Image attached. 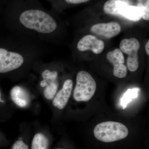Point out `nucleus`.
I'll use <instances>...</instances> for the list:
<instances>
[{
	"mask_svg": "<svg viewBox=\"0 0 149 149\" xmlns=\"http://www.w3.org/2000/svg\"><path fill=\"white\" fill-rule=\"evenodd\" d=\"M19 20L24 27L40 33H51L57 27L56 22L51 15L39 10L23 12L19 17Z\"/></svg>",
	"mask_w": 149,
	"mask_h": 149,
	"instance_id": "1",
	"label": "nucleus"
},
{
	"mask_svg": "<svg viewBox=\"0 0 149 149\" xmlns=\"http://www.w3.org/2000/svg\"><path fill=\"white\" fill-rule=\"evenodd\" d=\"M128 133L125 125L115 121L100 123L94 129L95 138L104 143H112L123 140L128 136Z\"/></svg>",
	"mask_w": 149,
	"mask_h": 149,
	"instance_id": "2",
	"label": "nucleus"
},
{
	"mask_svg": "<svg viewBox=\"0 0 149 149\" xmlns=\"http://www.w3.org/2000/svg\"><path fill=\"white\" fill-rule=\"evenodd\" d=\"M97 84L89 72L80 71L76 76V84L73 92V97L77 102L88 101L95 93Z\"/></svg>",
	"mask_w": 149,
	"mask_h": 149,
	"instance_id": "3",
	"label": "nucleus"
},
{
	"mask_svg": "<svg viewBox=\"0 0 149 149\" xmlns=\"http://www.w3.org/2000/svg\"><path fill=\"white\" fill-rule=\"evenodd\" d=\"M140 47V43L136 38L124 39L120 42V49L122 52L128 55L127 66L131 72L136 71L139 68L138 51Z\"/></svg>",
	"mask_w": 149,
	"mask_h": 149,
	"instance_id": "4",
	"label": "nucleus"
},
{
	"mask_svg": "<svg viewBox=\"0 0 149 149\" xmlns=\"http://www.w3.org/2000/svg\"><path fill=\"white\" fill-rule=\"evenodd\" d=\"M23 62L24 59L21 55L0 48V73H5L17 69Z\"/></svg>",
	"mask_w": 149,
	"mask_h": 149,
	"instance_id": "5",
	"label": "nucleus"
},
{
	"mask_svg": "<svg viewBox=\"0 0 149 149\" xmlns=\"http://www.w3.org/2000/svg\"><path fill=\"white\" fill-rule=\"evenodd\" d=\"M107 58L113 65V74L114 76L120 78L126 77L127 74V68L124 64L125 58L120 49H116L108 53Z\"/></svg>",
	"mask_w": 149,
	"mask_h": 149,
	"instance_id": "6",
	"label": "nucleus"
},
{
	"mask_svg": "<svg viewBox=\"0 0 149 149\" xmlns=\"http://www.w3.org/2000/svg\"><path fill=\"white\" fill-rule=\"evenodd\" d=\"M77 49L80 52L92 51L93 53L99 54L104 49V43L95 36L87 35L80 39L77 45Z\"/></svg>",
	"mask_w": 149,
	"mask_h": 149,
	"instance_id": "7",
	"label": "nucleus"
},
{
	"mask_svg": "<svg viewBox=\"0 0 149 149\" xmlns=\"http://www.w3.org/2000/svg\"><path fill=\"white\" fill-rule=\"evenodd\" d=\"M91 30L96 35L110 39L120 34L121 27L118 22H113L94 24L91 27Z\"/></svg>",
	"mask_w": 149,
	"mask_h": 149,
	"instance_id": "8",
	"label": "nucleus"
},
{
	"mask_svg": "<svg viewBox=\"0 0 149 149\" xmlns=\"http://www.w3.org/2000/svg\"><path fill=\"white\" fill-rule=\"evenodd\" d=\"M73 82L68 79L65 80L63 88L56 94L53 100L54 106L59 109H63L66 106L71 95Z\"/></svg>",
	"mask_w": 149,
	"mask_h": 149,
	"instance_id": "9",
	"label": "nucleus"
},
{
	"mask_svg": "<svg viewBox=\"0 0 149 149\" xmlns=\"http://www.w3.org/2000/svg\"><path fill=\"white\" fill-rule=\"evenodd\" d=\"M10 96L14 103L19 107H25L29 103V94L23 88L19 86H15L12 89Z\"/></svg>",
	"mask_w": 149,
	"mask_h": 149,
	"instance_id": "10",
	"label": "nucleus"
},
{
	"mask_svg": "<svg viewBox=\"0 0 149 149\" xmlns=\"http://www.w3.org/2000/svg\"><path fill=\"white\" fill-rule=\"evenodd\" d=\"M50 143L49 139L45 134L37 133L32 138L30 149H49Z\"/></svg>",
	"mask_w": 149,
	"mask_h": 149,
	"instance_id": "11",
	"label": "nucleus"
},
{
	"mask_svg": "<svg viewBox=\"0 0 149 149\" xmlns=\"http://www.w3.org/2000/svg\"><path fill=\"white\" fill-rule=\"evenodd\" d=\"M126 4L121 0H108L104 5V11L108 14L120 15L123 8Z\"/></svg>",
	"mask_w": 149,
	"mask_h": 149,
	"instance_id": "12",
	"label": "nucleus"
},
{
	"mask_svg": "<svg viewBox=\"0 0 149 149\" xmlns=\"http://www.w3.org/2000/svg\"><path fill=\"white\" fill-rule=\"evenodd\" d=\"M120 15L133 21H139L142 18V13L138 6L127 4L123 8Z\"/></svg>",
	"mask_w": 149,
	"mask_h": 149,
	"instance_id": "13",
	"label": "nucleus"
},
{
	"mask_svg": "<svg viewBox=\"0 0 149 149\" xmlns=\"http://www.w3.org/2000/svg\"><path fill=\"white\" fill-rule=\"evenodd\" d=\"M44 80V79H43ZM47 85L44 91V96L47 100L53 99L57 91L58 84L57 79H45Z\"/></svg>",
	"mask_w": 149,
	"mask_h": 149,
	"instance_id": "14",
	"label": "nucleus"
},
{
	"mask_svg": "<svg viewBox=\"0 0 149 149\" xmlns=\"http://www.w3.org/2000/svg\"><path fill=\"white\" fill-rule=\"evenodd\" d=\"M139 89L138 88L128 89L125 92L120 100V104L123 109L125 108L127 105L133 99L138 97L139 91Z\"/></svg>",
	"mask_w": 149,
	"mask_h": 149,
	"instance_id": "15",
	"label": "nucleus"
},
{
	"mask_svg": "<svg viewBox=\"0 0 149 149\" xmlns=\"http://www.w3.org/2000/svg\"><path fill=\"white\" fill-rule=\"evenodd\" d=\"M137 6L141 10L142 17L146 20H149V0H138Z\"/></svg>",
	"mask_w": 149,
	"mask_h": 149,
	"instance_id": "16",
	"label": "nucleus"
},
{
	"mask_svg": "<svg viewBox=\"0 0 149 149\" xmlns=\"http://www.w3.org/2000/svg\"><path fill=\"white\" fill-rule=\"evenodd\" d=\"M10 149H30V148L24 138L20 137L13 143Z\"/></svg>",
	"mask_w": 149,
	"mask_h": 149,
	"instance_id": "17",
	"label": "nucleus"
},
{
	"mask_svg": "<svg viewBox=\"0 0 149 149\" xmlns=\"http://www.w3.org/2000/svg\"><path fill=\"white\" fill-rule=\"evenodd\" d=\"M42 77L44 80L56 79L58 77V73L56 71H51L49 70H46L42 73Z\"/></svg>",
	"mask_w": 149,
	"mask_h": 149,
	"instance_id": "18",
	"label": "nucleus"
},
{
	"mask_svg": "<svg viewBox=\"0 0 149 149\" xmlns=\"http://www.w3.org/2000/svg\"><path fill=\"white\" fill-rule=\"evenodd\" d=\"M90 0H65L67 2L69 3L74 4H80L81 3H83L88 2Z\"/></svg>",
	"mask_w": 149,
	"mask_h": 149,
	"instance_id": "19",
	"label": "nucleus"
},
{
	"mask_svg": "<svg viewBox=\"0 0 149 149\" xmlns=\"http://www.w3.org/2000/svg\"><path fill=\"white\" fill-rule=\"evenodd\" d=\"M145 49H146V52L148 55H149V40L146 44V46H145Z\"/></svg>",
	"mask_w": 149,
	"mask_h": 149,
	"instance_id": "20",
	"label": "nucleus"
},
{
	"mask_svg": "<svg viewBox=\"0 0 149 149\" xmlns=\"http://www.w3.org/2000/svg\"><path fill=\"white\" fill-rule=\"evenodd\" d=\"M40 85H41V87H42V88L46 87L47 85V81H46V80H42L41 83H40Z\"/></svg>",
	"mask_w": 149,
	"mask_h": 149,
	"instance_id": "21",
	"label": "nucleus"
},
{
	"mask_svg": "<svg viewBox=\"0 0 149 149\" xmlns=\"http://www.w3.org/2000/svg\"><path fill=\"white\" fill-rule=\"evenodd\" d=\"M1 102V93H0V102Z\"/></svg>",
	"mask_w": 149,
	"mask_h": 149,
	"instance_id": "22",
	"label": "nucleus"
},
{
	"mask_svg": "<svg viewBox=\"0 0 149 149\" xmlns=\"http://www.w3.org/2000/svg\"><path fill=\"white\" fill-rule=\"evenodd\" d=\"M56 149H64L61 148H57Z\"/></svg>",
	"mask_w": 149,
	"mask_h": 149,
	"instance_id": "23",
	"label": "nucleus"
}]
</instances>
